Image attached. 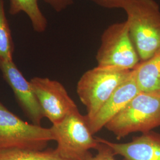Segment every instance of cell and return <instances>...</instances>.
<instances>
[{
  "instance_id": "6da1fadb",
  "label": "cell",
  "mask_w": 160,
  "mask_h": 160,
  "mask_svg": "<svg viewBox=\"0 0 160 160\" xmlns=\"http://www.w3.org/2000/svg\"><path fill=\"white\" fill-rule=\"evenodd\" d=\"M141 61L160 51V8L155 0H131L123 9Z\"/></svg>"
},
{
  "instance_id": "7a4b0ae2",
  "label": "cell",
  "mask_w": 160,
  "mask_h": 160,
  "mask_svg": "<svg viewBox=\"0 0 160 160\" xmlns=\"http://www.w3.org/2000/svg\"><path fill=\"white\" fill-rule=\"evenodd\" d=\"M160 126V93L140 92L105 128L118 139L135 132L142 133Z\"/></svg>"
},
{
  "instance_id": "3957f363",
  "label": "cell",
  "mask_w": 160,
  "mask_h": 160,
  "mask_svg": "<svg viewBox=\"0 0 160 160\" xmlns=\"http://www.w3.org/2000/svg\"><path fill=\"white\" fill-rule=\"evenodd\" d=\"M132 70L97 66L85 72L77 85V92L87 109V119L96 114L114 91L129 77Z\"/></svg>"
},
{
  "instance_id": "277c9868",
  "label": "cell",
  "mask_w": 160,
  "mask_h": 160,
  "mask_svg": "<svg viewBox=\"0 0 160 160\" xmlns=\"http://www.w3.org/2000/svg\"><path fill=\"white\" fill-rule=\"evenodd\" d=\"M54 141L57 142L55 150L65 160H88L92 155L91 149H96L99 142L88 126L86 116L75 112L51 128Z\"/></svg>"
},
{
  "instance_id": "5b68a950",
  "label": "cell",
  "mask_w": 160,
  "mask_h": 160,
  "mask_svg": "<svg viewBox=\"0 0 160 160\" xmlns=\"http://www.w3.org/2000/svg\"><path fill=\"white\" fill-rule=\"evenodd\" d=\"M96 59L97 66L126 70H133L141 62L126 20L104 31Z\"/></svg>"
},
{
  "instance_id": "8992f818",
  "label": "cell",
  "mask_w": 160,
  "mask_h": 160,
  "mask_svg": "<svg viewBox=\"0 0 160 160\" xmlns=\"http://www.w3.org/2000/svg\"><path fill=\"white\" fill-rule=\"evenodd\" d=\"M51 141H54L51 128L23 121L0 102V148L43 151Z\"/></svg>"
},
{
  "instance_id": "52a82bcc",
  "label": "cell",
  "mask_w": 160,
  "mask_h": 160,
  "mask_svg": "<svg viewBox=\"0 0 160 160\" xmlns=\"http://www.w3.org/2000/svg\"><path fill=\"white\" fill-rule=\"evenodd\" d=\"M44 116L56 125L67 116L79 111L63 85L48 78L34 77L30 81Z\"/></svg>"
},
{
  "instance_id": "ba28073f",
  "label": "cell",
  "mask_w": 160,
  "mask_h": 160,
  "mask_svg": "<svg viewBox=\"0 0 160 160\" xmlns=\"http://www.w3.org/2000/svg\"><path fill=\"white\" fill-rule=\"evenodd\" d=\"M0 70L24 113L33 124L40 125L45 116L30 82L24 78L13 61L0 59Z\"/></svg>"
},
{
  "instance_id": "9c48e42d",
  "label": "cell",
  "mask_w": 160,
  "mask_h": 160,
  "mask_svg": "<svg viewBox=\"0 0 160 160\" xmlns=\"http://www.w3.org/2000/svg\"><path fill=\"white\" fill-rule=\"evenodd\" d=\"M140 92L132 70L129 77L114 91L94 116L87 120L92 133L94 135L105 128L107 123Z\"/></svg>"
},
{
  "instance_id": "30bf717a",
  "label": "cell",
  "mask_w": 160,
  "mask_h": 160,
  "mask_svg": "<svg viewBox=\"0 0 160 160\" xmlns=\"http://www.w3.org/2000/svg\"><path fill=\"white\" fill-rule=\"evenodd\" d=\"M96 138L100 142L109 145L115 155L122 157L123 160H160V133L152 131L143 133L125 143Z\"/></svg>"
},
{
  "instance_id": "8fae6325",
  "label": "cell",
  "mask_w": 160,
  "mask_h": 160,
  "mask_svg": "<svg viewBox=\"0 0 160 160\" xmlns=\"http://www.w3.org/2000/svg\"><path fill=\"white\" fill-rule=\"evenodd\" d=\"M141 92L160 93V51L133 69Z\"/></svg>"
},
{
  "instance_id": "7c38bea8",
  "label": "cell",
  "mask_w": 160,
  "mask_h": 160,
  "mask_svg": "<svg viewBox=\"0 0 160 160\" xmlns=\"http://www.w3.org/2000/svg\"><path fill=\"white\" fill-rule=\"evenodd\" d=\"M10 12L14 15L24 12L29 16L36 32H42L46 28V18L40 11L38 0H10Z\"/></svg>"
},
{
  "instance_id": "4fadbf2b",
  "label": "cell",
  "mask_w": 160,
  "mask_h": 160,
  "mask_svg": "<svg viewBox=\"0 0 160 160\" xmlns=\"http://www.w3.org/2000/svg\"><path fill=\"white\" fill-rule=\"evenodd\" d=\"M0 160H65L55 149L38 151L29 149L0 148Z\"/></svg>"
},
{
  "instance_id": "5bb4252c",
  "label": "cell",
  "mask_w": 160,
  "mask_h": 160,
  "mask_svg": "<svg viewBox=\"0 0 160 160\" xmlns=\"http://www.w3.org/2000/svg\"><path fill=\"white\" fill-rule=\"evenodd\" d=\"M13 52L14 44L5 13L4 1L0 0V59L13 61Z\"/></svg>"
},
{
  "instance_id": "9a60e30c",
  "label": "cell",
  "mask_w": 160,
  "mask_h": 160,
  "mask_svg": "<svg viewBox=\"0 0 160 160\" xmlns=\"http://www.w3.org/2000/svg\"><path fill=\"white\" fill-rule=\"evenodd\" d=\"M98 141L100 143L96 149L97 154L94 156L92 155L88 160H116L113 149L107 144Z\"/></svg>"
},
{
  "instance_id": "2e32d148",
  "label": "cell",
  "mask_w": 160,
  "mask_h": 160,
  "mask_svg": "<svg viewBox=\"0 0 160 160\" xmlns=\"http://www.w3.org/2000/svg\"><path fill=\"white\" fill-rule=\"evenodd\" d=\"M97 5L106 8L124 9L131 0H92Z\"/></svg>"
},
{
  "instance_id": "e0dca14e",
  "label": "cell",
  "mask_w": 160,
  "mask_h": 160,
  "mask_svg": "<svg viewBox=\"0 0 160 160\" xmlns=\"http://www.w3.org/2000/svg\"><path fill=\"white\" fill-rule=\"evenodd\" d=\"M48 4L51 6L53 9L60 12L72 4L73 0H44Z\"/></svg>"
}]
</instances>
